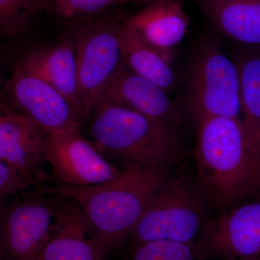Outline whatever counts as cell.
Segmentation results:
<instances>
[{"mask_svg":"<svg viewBox=\"0 0 260 260\" xmlns=\"http://www.w3.org/2000/svg\"><path fill=\"white\" fill-rule=\"evenodd\" d=\"M197 124L198 180L218 214L260 196V152L241 118L214 117Z\"/></svg>","mask_w":260,"mask_h":260,"instance_id":"1","label":"cell"},{"mask_svg":"<svg viewBox=\"0 0 260 260\" xmlns=\"http://www.w3.org/2000/svg\"><path fill=\"white\" fill-rule=\"evenodd\" d=\"M171 168H135L112 180L89 186H42L38 190L74 200L88 220L92 239L104 257L130 239Z\"/></svg>","mask_w":260,"mask_h":260,"instance_id":"2","label":"cell"},{"mask_svg":"<svg viewBox=\"0 0 260 260\" xmlns=\"http://www.w3.org/2000/svg\"><path fill=\"white\" fill-rule=\"evenodd\" d=\"M91 144L122 172L172 167L180 158L179 127L130 109L98 103L89 115Z\"/></svg>","mask_w":260,"mask_h":260,"instance_id":"3","label":"cell"},{"mask_svg":"<svg viewBox=\"0 0 260 260\" xmlns=\"http://www.w3.org/2000/svg\"><path fill=\"white\" fill-rule=\"evenodd\" d=\"M211 210L198 180L171 173L132 234V246L157 240L196 245Z\"/></svg>","mask_w":260,"mask_h":260,"instance_id":"4","label":"cell"},{"mask_svg":"<svg viewBox=\"0 0 260 260\" xmlns=\"http://www.w3.org/2000/svg\"><path fill=\"white\" fill-rule=\"evenodd\" d=\"M187 88V109L196 124L209 118L242 115L237 65L213 37H203L195 46Z\"/></svg>","mask_w":260,"mask_h":260,"instance_id":"5","label":"cell"},{"mask_svg":"<svg viewBox=\"0 0 260 260\" xmlns=\"http://www.w3.org/2000/svg\"><path fill=\"white\" fill-rule=\"evenodd\" d=\"M120 25L102 19H86L79 20L70 32L75 42L78 94L83 121L124 61L119 42Z\"/></svg>","mask_w":260,"mask_h":260,"instance_id":"6","label":"cell"},{"mask_svg":"<svg viewBox=\"0 0 260 260\" xmlns=\"http://www.w3.org/2000/svg\"><path fill=\"white\" fill-rule=\"evenodd\" d=\"M64 197L37 190L0 210L1 260H37Z\"/></svg>","mask_w":260,"mask_h":260,"instance_id":"7","label":"cell"},{"mask_svg":"<svg viewBox=\"0 0 260 260\" xmlns=\"http://www.w3.org/2000/svg\"><path fill=\"white\" fill-rule=\"evenodd\" d=\"M4 93L3 102L51 134L80 130L81 119L68 101L45 80L19 64L5 82Z\"/></svg>","mask_w":260,"mask_h":260,"instance_id":"8","label":"cell"},{"mask_svg":"<svg viewBox=\"0 0 260 260\" xmlns=\"http://www.w3.org/2000/svg\"><path fill=\"white\" fill-rule=\"evenodd\" d=\"M196 246L206 260L260 256V200L246 202L208 219Z\"/></svg>","mask_w":260,"mask_h":260,"instance_id":"9","label":"cell"},{"mask_svg":"<svg viewBox=\"0 0 260 260\" xmlns=\"http://www.w3.org/2000/svg\"><path fill=\"white\" fill-rule=\"evenodd\" d=\"M51 133L2 101L0 160L18 171L30 186L42 187L52 178L44 172Z\"/></svg>","mask_w":260,"mask_h":260,"instance_id":"10","label":"cell"},{"mask_svg":"<svg viewBox=\"0 0 260 260\" xmlns=\"http://www.w3.org/2000/svg\"><path fill=\"white\" fill-rule=\"evenodd\" d=\"M57 184L75 186H89L115 179L122 171L99 153L84 138L80 130L52 134L47 153Z\"/></svg>","mask_w":260,"mask_h":260,"instance_id":"11","label":"cell"},{"mask_svg":"<svg viewBox=\"0 0 260 260\" xmlns=\"http://www.w3.org/2000/svg\"><path fill=\"white\" fill-rule=\"evenodd\" d=\"M98 103L125 108L178 127L181 123L182 111L169 96V93L136 74L124 61L104 88Z\"/></svg>","mask_w":260,"mask_h":260,"instance_id":"12","label":"cell"},{"mask_svg":"<svg viewBox=\"0 0 260 260\" xmlns=\"http://www.w3.org/2000/svg\"><path fill=\"white\" fill-rule=\"evenodd\" d=\"M40 260H105L92 239L88 220L80 205L64 198L56 209L54 224Z\"/></svg>","mask_w":260,"mask_h":260,"instance_id":"13","label":"cell"},{"mask_svg":"<svg viewBox=\"0 0 260 260\" xmlns=\"http://www.w3.org/2000/svg\"><path fill=\"white\" fill-rule=\"evenodd\" d=\"M124 25L171 59V51L185 37L189 18L179 0H156L130 17Z\"/></svg>","mask_w":260,"mask_h":260,"instance_id":"14","label":"cell"},{"mask_svg":"<svg viewBox=\"0 0 260 260\" xmlns=\"http://www.w3.org/2000/svg\"><path fill=\"white\" fill-rule=\"evenodd\" d=\"M18 64L59 92L83 122L78 94L75 42L70 32L59 42L25 53Z\"/></svg>","mask_w":260,"mask_h":260,"instance_id":"15","label":"cell"},{"mask_svg":"<svg viewBox=\"0 0 260 260\" xmlns=\"http://www.w3.org/2000/svg\"><path fill=\"white\" fill-rule=\"evenodd\" d=\"M220 34L246 47H260V0H197Z\"/></svg>","mask_w":260,"mask_h":260,"instance_id":"16","label":"cell"},{"mask_svg":"<svg viewBox=\"0 0 260 260\" xmlns=\"http://www.w3.org/2000/svg\"><path fill=\"white\" fill-rule=\"evenodd\" d=\"M119 34L123 59L130 69L168 93L172 90L175 76L170 59L145 44L124 24L119 26Z\"/></svg>","mask_w":260,"mask_h":260,"instance_id":"17","label":"cell"},{"mask_svg":"<svg viewBox=\"0 0 260 260\" xmlns=\"http://www.w3.org/2000/svg\"><path fill=\"white\" fill-rule=\"evenodd\" d=\"M234 59L240 78L242 121L260 152V47H246Z\"/></svg>","mask_w":260,"mask_h":260,"instance_id":"18","label":"cell"},{"mask_svg":"<svg viewBox=\"0 0 260 260\" xmlns=\"http://www.w3.org/2000/svg\"><path fill=\"white\" fill-rule=\"evenodd\" d=\"M51 11L48 0H0V30L8 37L26 32L44 12Z\"/></svg>","mask_w":260,"mask_h":260,"instance_id":"19","label":"cell"},{"mask_svg":"<svg viewBox=\"0 0 260 260\" xmlns=\"http://www.w3.org/2000/svg\"><path fill=\"white\" fill-rule=\"evenodd\" d=\"M131 260H206L196 245L157 240L132 246Z\"/></svg>","mask_w":260,"mask_h":260,"instance_id":"20","label":"cell"},{"mask_svg":"<svg viewBox=\"0 0 260 260\" xmlns=\"http://www.w3.org/2000/svg\"><path fill=\"white\" fill-rule=\"evenodd\" d=\"M51 11L61 18L77 21L93 18L109 8L133 0H48Z\"/></svg>","mask_w":260,"mask_h":260,"instance_id":"21","label":"cell"},{"mask_svg":"<svg viewBox=\"0 0 260 260\" xmlns=\"http://www.w3.org/2000/svg\"><path fill=\"white\" fill-rule=\"evenodd\" d=\"M30 184L17 169L8 162L0 160V198L8 195L18 197L20 193L28 192Z\"/></svg>","mask_w":260,"mask_h":260,"instance_id":"22","label":"cell"},{"mask_svg":"<svg viewBox=\"0 0 260 260\" xmlns=\"http://www.w3.org/2000/svg\"><path fill=\"white\" fill-rule=\"evenodd\" d=\"M236 260H260V256H252V257L242 258V259Z\"/></svg>","mask_w":260,"mask_h":260,"instance_id":"23","label":"cell"},{"mask_svg":"<svg viewBox=\"0 0 260 260\" xmlns=\"http://www.w3.org/2000/svg\"><path fill=\"white\" fill-rule=\"evenodd\" d=\"M37 260H40V259H39V258H38V259Z\"/></svg>","mask_w":260,"mask_h":260,"instance_id":"24","label":"cell"}]
</instances>
